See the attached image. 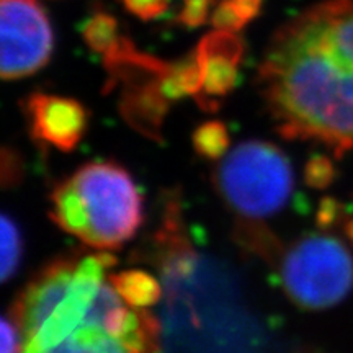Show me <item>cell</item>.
Segmentation results:
<instances>
[{"instance_id": "2e32d148", "label": "cell", "mask_w": 353, "mask_h": 353, "mask_svg": "<svg viewBox=\"0 0 353 353\" xmlns=\"http://www.w3.org/2000/svg\"><path fill=\"white\" fill-rule=\"evenodd\" d=\"M170 0H121L128 12L141 20H154L169 8Z\"/></svg>"}, {"instance_id": "5bb4252c", "label": "cell", "mask_w": 353, "mask_h": 353, "mask_svg": "<svg viewBox=\"0 0 353 353\" xmlns=\"http://www.w3.org/2000/svg\"><path fill=\"white\" fill-rule=\"evenodd\" d=\"M335 175V169L329 157L316 156L309 159L306 169H304V179L309 187L324 188L332 182Z\"/></svg>"}, {"instance_id": "9c48e42d", "label": "cell", "mask_w": 353, "mask_h": 353, "mask_svg": "<svg viewBox=\"0 0 353 353\" xmlns=\"http://www.w3.org/2000/svg\"><path fill=\"white\" fill-rule=\"evenodd\" d=\"M110 281L118 294L134 307L149 309L162 298V286L151 273L144 270H125L112 273Z\"/></svg>"}, {"instance_id": "6da1fadb", "label": "cell", "mask_w": 353, "mask_h": 353, "mask_svg": "<svg viewBox=\"0 0 353 353\" xmlns=\"http://www.w3.org/2000/svg\"><path fill=\"white\" fill-rule=\"evenodd\" d=\"M260 95L285 139L353 151V2L327 0L291 19L268 44Z\"/></svg>"}, {"instance_id": "3957f363", "label": "cell", "mask_w": 353, "mask_h": 353, "mask_svg": "<svg viewBox=\"0 0 353 353\" xmlns=\"http://www.w3.org/2000/svg\"><path fill=\"white\" fill-rule=\"evenodd\" d=\"M143 211L138 185L114 162H88L51 193L52 223L100 252L130 241Z\"/></svg>"}, {"instance_id": "7c38bea8", "label": "cell", "mask_w": 353, "mask_h": 353, "mask_svg": "<svg viewBox=\"0 0 353 353\" xmlns=\"http://www.w3.org/2000/svg\"><path fill=\"white\" fill-rule=\"evenodd\" d=\"M21 232L17 223L8 214L2 216V280L7 281L15 275L21 262Z\"/></svg>"}, {"instance_id": "277c9868", "label": "cell", "mask_w": 353, "mask_h": 353, "mask_svg": "<svg viewBox=\"0 0 353 353\" xmlns=\"http://www.w3.org/2000/svg\"><path fill=\"white\" fill-rule=\"evenodd\" d=\"M219 195L236 214L263 219L278 213L293 192L286 154L267 141H245L223 157L214 174Z\"/></svg>"}, {"instance_id": "8992f818", "label": "cell", "mask_w": 353, "mask_h": 353, "mask_svg": "<svg viewBox=\"0 0 353 353\" xmlns=\"http://www.w3.org/2000/svg\"><path fill=\"white\" fill-rule=\"evenodd\" d=\"M0 28L3 81L32 76L50 63L54 37L50 19L37 0H2Z\"/></svg>"}, {"instance_id": "ba28073f", "label": "cell", "mask_w": 353, "mask_h": 353, "mask_svg": "<svg viewBox=\"0 0 353 353\" xmlns=\"http://www.w3.org/2000/svg\"><path fill=\"white\" fill-rule=\"evenodd\" d=\"M195 51L203 69V87L195 99L203 110L214 112L219 99L236 87L244 44L236 33L216 30L201 39Z\"/></svg>"}, {"instance_id": "5b68a950", "label": "cell", "mask_w": 353, "mask_h": 353, "mask_svg": "<svg viewBox=\"0 0 353 353\" xmlns=\"http://www.w3.org/2000/svg\"><path fill=\"white\" fill-rule=\"evenodd\" d=\"M280 281L299 307H332L353 286V255L335 236L309 234L291 244L281 257Z\"/></svg>"}, {"instance_id": "d6986e66", "label": "cell", "mask_w": 353, "mask_h": 353, "mask_svg": "<svg viewBox=\"0 0 353 353\" xmlns=\"http://www.w3.org/2000/svg\"><path fill=\"white\" fill-rule=\"evenodd\" d=\"M347 234H348V237L353 241V219L347 224Z\"/></svg>"}, {"instance_id": "ac0fdd59", "label": "cell", "mask_w": 353, "mask_h": 353, "mask_svg": "<svg viewBox=\"0 0 353 353\" xmlns=\"http://www.w3.org/2000/svg\"><path fill=\"white\" fill-rule=\"evenodd\" d=\"M232 2L236 3V7L239 8L242 17L247 21H252L262 8V0H232Z\"/></svg>"}, {"instance_id": "30bf717a", "label": "cell", "mask_w": 353, "mask_h": 353, "mask_svg": "<svg viewBox=\"0 0 353 353\" xmlns=\"http://www.w3.org/2000/svg\"><path fill=\"white\" fill-rule=\"evenodd\" d=\"M82 37L92 51L103 56V61L118 54L128 41L120 37V26L117 19L103 12L95 13L87 20L82 28Z\"/></svg>"}, {"instance_id": "4fadbf2b", "label": "cell", "mask_w": 353, "mask_h": 353, "mask_svg": "<svg viewBox=\"0 0 353 353\" xmlns=\"http://www.w3.org/2000/svg\"><path fill=\"white\" fill-rule=\"evenodd\" d=\"M211 23L216 30L236 33L241 32L249 21L242 17L239 8L236 7L232 0H221L213 10V15H211Z\"/></svg>"}, {"instance_id": "8fae6325", "label": "cell", "mask_w": 353, "mask_h": 353, "mask_svg": "<svg viewBox=\"0 0 353 353\" xmlns=\"http://www.w3.org/2000/svg\"><path fill=\"white\" fill-rule=\"evenodd\" d=\"M192 141L198 156L211 159V161L226 156L229 144H231L226 125L216 120L198 126L193 132Z\"/></svg>"}, {"instance_id": "7a4b0ae2", "label": "cell", "mask_w": 353, "mask_h": 353, "mask_svg": "<svg viewBox=\"0 0 353 353\" xmlns=\"http://www.w3.org/2000/svg\"><path fill=\"white\" fill-rule=\"evenodd\" d=\"M114 263L99 250L46 265L12 306L21 353H159L157 317L118 294Z\"/></svg>"}, {"instance_id": "e0dca14e", "label": "cell", "mask_w": 353, "mask_h": 353, "mask_svg": "<svg viewBox=\"0 0 353 353\" xmlns=\"http://www.w3.org/2000/svg\"><path fill=\"white\" fill-rule=\"evenodd\" d=\"M2 353H21V335L12 316L2 319Z\"/></svg>"}, {"instance_id": "9a60e30c", "label": "cell", "mask_w": 353, "mask_h": 353, "mask_svg": "<svg viewBox=\"0 0 353 353\" xmlns=\"http://www.w3.org/2000/svg\"><path fill=\"white\" fill-rule=\"evenodd\" d=\"M213 0H183V7L179 13V23L188 28H196L208 20Z\"/></svg>"}, {"instance_id": "52a82bcc", "label": "cell", "mask_w": 353, "mask_h": 353, "mask_svg": "<svg viewBox=\"0 0 353 353\" xmlns=\"http://www.w3.org/2000/svg\"><path fill=\"white\" fill-rule=\"evenodd\" d=\"M25 112L34 141L61 152L74 151L88 126L85 107L69 97L37 92L25 100Z\"/></svg>"}]
</instances>
